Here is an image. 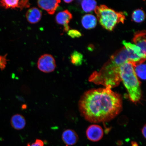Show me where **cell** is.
<instances>
[{"label":"cell","instance_id":"cell-1","mask_svg":"<svg viewBox=\"0 0 146 146\" xmlns=\"http://www.w3.org/2000/svg\"><path fill=\"white\" fill-rule=\"evenodd\" d=\"M80 112L87 121L98 123L110 121L123 109L121 96L109 88L91 89L78 102Z\"/></svg>","mask_w":146,"mask_h":146},{"label":"cell","instance_id":"cell-2","mask_svg":"<svg viewBox=\"0 0 146 146\" xmlns=\"http://www.w3.org/2000/svg\"><path fill=\"white\" fill-rule=\"evenodd\" d=\"M119 75L129 99L133 103H138L141 99L142 92L140 82L135 73L132 61H128L120 66Z\"/></svg>","mask_w":146,"mask_h":146},{"label":"cell","instance_id":"cell-3","mask_svg":"<svg viewBox=\"0 0 146 146\" xmlns=\"http://www.w3.org/2000/svg\"><path fill=\"white\" fill-rule=\"evenodd\" d=\"M119 66H116L109 60L99 72L93 73L89 78V81L110 89L117 86L121 81Z\"/></svg>","mask_w":146,"mask_h":146},{"label":"cell","instance_id":"cell-4","mask_svg":"<svg viewBox=\"0 0 146 146\" xmlns=\"http://www.w3.org/2000/svg\"><path fill=\"white\" fill-rule=\"evenodd\" d=\"M94 10L100 24L107 30L113 31L118 23L125 21L124 13L116 12L105 5L96 7Z\"/></svg>","mask_w":146,"mask_h":146},{"label":"cell","instance_id":"cell-5","mask_svg":"<svg viewBox=\"0 0 146 146\" xmlns=\"http://www.w3.org/2000/svg\"><path fill=\"white\" fill-rule=\"evenodd\" d=\"M37 66L39 70L46 73L54 72L56 67L55 60L53 56L48 54H43L40 57Z\"/></svg>","mask_w":146,"mask_h":146},{"label":"cell","instance_id":"cell-6","mask_svg":"<svg viewBox=\"0 0 146 146\" xmlns=\"http://www.w3.org/2000/svg\"><path fill=\"white\" fill-rule=\"evenodd\" d=\"M116 66H119L128 61H130V54L125 47L117 51L109 60Z\"/></svg>","mask_w":146,"mask_h":146},{"label":"cell","instance_id":"cell-7","mask_svg":"<svg viewBox=\"0 0 146 146\" xmlns=\"http://www.w3.org/2000/svg\"><path fill=\"white\" fill-rule=\"evenodd\" d=\"M86 134L87 137L89 140L93 142H97L103 138L104 131L100 126L92 125L88 128Z\"/></svg>","mask_w":146,"mask_h":146},{"label":"cell","instance_id":"cell-8","mask_svg":"<svg viewBox=\"0 0 146 146\" xmlns=\"http://www.w3.org/2000/svg\"><path fill=\"white\" fill-rule=\"evenodd\" d=\"M61 1L59 0L38 1L37 3L40 8L46 11L49 14L53 15L55 13L56 9L59 6V4Z\"/></svg>","mask_w":146,"mask_h":146},{"label":"cell","instance_id":"cell-9","mask_svg":"<svg viewBox=\"0 0 146 146\" xmlns=\"http://www.w3.org/2000/svg\"><path fill=\"white\" fill-rule=\"evenodd\" d=\"M133 40L135 45L140 48L142 55L146 58L145 31L143 30L136 33Z\"/></svg>","mask_w":146,"mask_h":146},{"label":"cell","instance_id":"cell-10","mask_svg":"<svg viewBox=\"0 0 146 146\" xmlns=\"http://www.w3.org/2000/svg\"><path fill=\"white\" fill-rule=\"evenodd\" d=\"M62 139L67 146H72L77 143L78 137L77 133L72 129H67L63 131Z\"/></svg>","mask_w":146,"mask_h":146},{"label":"cell","instance_id":"cell-11","mask_svg":"<svg viewBox=\"0 0 146 146\" xmlns=\"http://www.w3.org/2000/svg\"><path fill=\"white\" fill-rule=\"evenodd\" d=\"M145 60L146 59H142L137 62L132 61L137 77L143 80L146 79Z\"/></svg>","mask_w":146,"mask_h":146},{"label":"cell","instance_id":"cell-12","mask_svg":"<svg viewBox=\"0 0 146 146\" xmlns=\"http://www.w3.org/2000/svg\"><path fill=\"white\" fill-rule=\"evenodd\" d=\"M42 16L41 11L36 7L29 9L26 14L27 21L31 24L38 23L41 20Z\"/></svg>","mask_w":146,"mask_h":146},{"label":"cell","instance_id":"cell-13","mask_svg":"<svg viewBox=\"0 0 146 146\" xmlns=\"http://www.w3.org/2000/svg\"><path fill=\"white\" fill-rule=\"evenodd\" d=\"M11 124L14 129L17 130H21L24 128L26 125V119L22 115L15 114L11 118Z\"/></svg>","mask_w":146,"mask_h":146},{"label":"cell","instance_id":"cell-14","mask_svg":"<svg viewBox=\"0 0 146 146\" xmlns=\"http://www.w3.org/2000/svg\"><path fill=\"white\" fill-rule=\"evenodd\" d=\"M72 18V14L66 10L58 13L56 16V21L58 24L63 25L64 27L68 26V23Z\"/></svg>","mask_w":146,"mask_h":146},{"label":"cell","instance_id":"cell-15","mask_svg":"<svg viewBox=\"0 0 146 146\" xmlns=\"http://www.w3.org/2000/svg\"><path fill=\"white\" fill-rule=\"evenodd\" d=\"M97 19L94 16L88 14L84 16L82 19V25L86 29L89 30L94 28L96 25Z\"/></svg>","mask_w":146,"mask_h":146},{"label":"cell","instance_id":"cell-16","mask_svg":"<svg viewBox=\"0 0 146 146\" xmlns=\"http://www.w3.org/2000/svg\"><path fill=\"white\" fill-rule=\"evenodd\" d=\"M97 5L96 2L93 0L83 1H82L81 6L84 11L89 12L95 9Z\"/></svg>","mask_w":146,"mask_h":146},{"label":"cell","instance_id":"cell-17","mask_svg":"<svg viewBox=\"0 0 146 146\" xmlns=\"http://www.w3.org/2000/svg\"><path fill=\"white\" fill-rule=\"evenodd\" d=\"M83 60V54L76 51H74L71 55V62L76 66H79L82 64Z\"/></svg>","mask_w":146,"mask_h":146},{"label":"cell","instance_id":"cell-18","mask_svg":"<svg viewBox=\"0 0 146 146\" xmlns=\"http://www.w3.org/2000/svg\"><path fill=\"white\" fill-rule=\"evenodd\" d=\"M19 0H2L0 5L5 9H15L19 7Z\"/></svg>","mask_w":146,"mask_h":146},{"label":"cell","instance_id":"cell-19","mask_svg":"<svg viewBox=\"0 0 146 146\" xmlns=\"http://www.w3.org/2000/svg\"><path fill=\"white\" fill-rule=\"evenodd\" d=\"M145 15L143 10L138 9L134 11L132 15L133 21L136 23H140L145 20Z\"/></svg>","mask_w":146,"mask_h":146},{"label":"cell","instance_id":"cell-20","mask_svg":"<svg viewBox=\"0 0 146 146\" xmlns=\"http://www.w3.org/2000/svg\"><path fill=\"white\" fill-rule=\"evenodd\" d=\"M67 34L69 36L72 38H78L82 35L81 32L76 30H69Z\"/></svg>","mask_w":146,"mask_h":146},{"label":"cell","instance_id":"cell-21","mask_svg":"<svg viewBox=\"0 0 146 146\" xmlns=\"http://www.w3.org/2000/svg\"><path fill=\"white\" fill-rule=\"evenodd\" d=\"M30 6V3L28 0H21L19 1L18 8L23 10L24 8H29Z\"/></svg>","mask_w":146,"mask_h":146},{"label":"cell","instance_id":"cell-22","mask_svg":"<svg viewBox=\"0 0 146 146\" xmlns=\"http://www.w3.org/2000/svg\"><path fill=\"white\" fill-rule=\"evenodd\" d=\"M7 54L4 56H0V69L3 70L6 67L7 64Z\"/></svg>","mask_w":146,"mask_h":146},{"label":"cell","instance_id":"cell-23","mask_svg":"<svg viewBox=\"0 0 146 146\" xmlns=\"http://www.w3.org/2000/svg\"><path fill=\"white\" fill-rule=\"evenodd\" d=\"M27 146H44V143L42 140L37 139L35 142L32 144L28 143Z\"/></svg>","mask_w":146,"mask_h":146},{"label":"cell","instance_id":"cell-24","mask_svg":"<svg viewBox=\"0 0 146 146\" xmlns=\"http://www.w3.org/2000/svg\"><path fill=\"white\" fill-rule=\"evenodd\" d=\"M146 125H145L144 126L143 128H142V135H143L144 137L145 138H146Z\"/></svg>","mask_w":146,"mask_h":146},{"label":"cell","instance_id":"cell-25","mask_svg":"<svg viewBox=\"0 0 146 146\" xmlns=\"http://www.w3.org/2000/svg\"><path fill=\"white\" fill-rule=\"evenodd\" d=\"M73 1H72V0H70V1H64V2L65 3H70L72 2Z\"/></svg>","mask_w":146,"mask_h":146},{"label":"cell","instance_id":"cell-26","mask_svg":"<svg viewBox=\"0 0 146 146\" xmlns=\"http://www.w3.org/2000/svg\"><path fill=\"white\" fill-rule=\"evenodd\" d=\"M132 146H138V145H137V143H133L132 145Z\"/></svg>","mask_w":146,"mask_h":146}]
</instances>
